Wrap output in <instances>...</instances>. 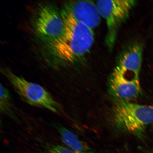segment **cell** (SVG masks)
I'll return each mask as SVG.
<instances>
[{
    "instance_id": "1",
    "label": "cell",
    "mask_w": 153,
    "mask_h": 153,
    "mask_svg": "<svg viewBox=\"0 0 153 153\" xmlns=\"http://www.w3.org/2000/svg\"><path fill=\"white\" fill-rule=\"evenodd\" d=\"M65 24L62 37L47 45L49 52L57 60L73 64L85 57L94 41L93 30L76 22L64 11H62Z\"/></svg>"
},
{
    "instance_id": "8",
    "label": "cell",
    "mask_w": 153,
    "mask_h": 153,
    "mask_svg": "<svg viewBox=\"0 0 153 153\" xmlns=\"http://www.w3.org/2000/svg\"><path fill=\"white\" fill-rule=\"evenodd\" d=\"M143 47L136 43L124 53L117 66L124 73L139 78L143 59Z\"/></svg>"
},
{
    "instance_id": "10",
    "label": "cell",
    "mask_w": 153,
    "mask_h": 153,
    "mask_svg": "<svg viewBox=\"0 0 153 153\" xmlns=\"http://www.w3.org/2000/svg\"><path fill=\"white\" fill-rule=\"evenodd\" d=\"M48 153H74L68 147L62 145H53L50 147Z\"/></svg>"
},
{
    "instance_id": "3",
    "label": "cell",
    "mask_w": 153,
    "mask_h": 153,
    "mask_svg": "<svg viewBox=\"0 0 153 153\" xmlns=\"http://www.w3.org/2000/svg\"><path fill=\"white\" fill-rule=\"evenodd\" d=\"M2 72L25 102L56 114H62L64 113L61 105L42 86L16 75L8 69H3Z\"/></svg>"
},
{
    "instance_id": "9",
    "label": "cell",
    "mask_w": 153,
    "mask_h": 153,
    "mask_svg": "<svg viewBox=\"0 0 153 153\" xmlns=\"http://www.w3.org/2000/svg\"><path fill=\"white\" fill-rule=\"evenodd\" d=\"M10 97L9 91L1 84L0 96V108L1 111L15 119V116L10 102V101L11 100Z\"/></svg>"
},
{
    "instance_id": "7",
    "label": "cell",
    "mask_w": 153,
    "mask_h": 153,
    "mask_svg": "<svg viewBox=\"0 0 153 153\" xmlns=\"http://www.w3.org/2000/svg\"><path fill=\"white\" fill-rule=\"evenodd\" d=\"M63 11L76 22L93 29L100 23L101 16L96 4L89 1H70Z\"/></svg>"
},
{
    "instance_id": "4",
    "label": "cell",
    "mask_w": 153,
    "mask_h": 153,
    "mask_svg": "<svg viewBox=\"0 0 153 153\" xmlns=\"http://www.w3.org/2000/svg\"><path fill=\"white\" fill-rule=\"evenodd\" d=\"M95 4L101 16L106 21L108 28L106 42L109 48L111 49L115 43L120 26L128 17L136 1L101 0Z\"/></svg>"
},
{
    "instance_id": "2",
    "label": "cell",
    "mask_w": 153,
    "mask_h": 153,
    "mask_svg": "<svg viewBox=\"0 0 153 153\" xmlns=\"http://www.w3.org/2000/svg\"><path fill=\"white\" fill-rule=\"evenodd\" d=\"M111 115L117 127L140 136L146 126L153 122V105L118 101L112 108Z\"/></svg>"
},
{
    "instance_id": "5",
    "label": "cell",
    "mask_w": 153,
    "mask_h": 153,
    "mask_svg": "<svg viewBox=\"0 0 153 153\" xmlns=\"http://www.w3.org/2000/svg\"><path fill=\"white\" fill-rule=\"evenodd\" d=\"M36 33L47 45L62 37L65 29L62 13L51 4L41 6L34 23Z\"/></svg>"
},
{
    "instance_id": "6",
    "label": "cell",
    "mask_w": 153,
    "mask_h": 153,
    "mask_svg": "<svg viewBox=\"0 0 153 153\" xmlns=\"http://www.w3.org/2000/svg\"><path fill=\"white\" fill-rule=\"evenodd\" d=\"M109 91L118 101L130 102L141 93L139 78L124 73L116 67L111 76Z\"/></svg>"
}]
</instances>
